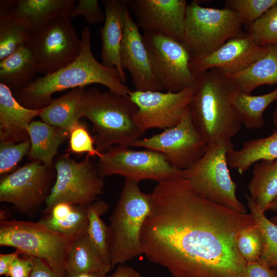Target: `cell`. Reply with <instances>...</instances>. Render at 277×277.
Here are the masks:
<instances>
[{"instance_id": "obj_37", "label": "cell", "mask_w": 277, "mask_h": 277, "mask_svg": "<svg viewBox=\"0 0 277 277\" xmlns=\"http://www.w3.org/2000/svg\"><path fill=\"white\" fill-rule=\"evenodd\" d=\"M69 150L75 154L86 153L91 157L101 156L102 152L95 147V140L86 125L81 121L68 132Z\"/></svg>"}, {"instance_id": "obj_7", "label": "cell", "mask_w": 277, "mask_h": 277, "mask_svg": "<svg viewBox=\"0 0 277 277\" xmlns=\"http://www.w3.org/2000/svg\"><path fill=\"white\" fill-rule=\"evenodd\" d=\"M243 25L231 9L204 7L192 1L186 10L183 40L191 61L214 52L231 38L245 35Z\"/></svg>"}, {"instance_id": "obj_14", "label": "cell", "mask_w": 277, "mask_h": 277, "mask_svg": "<svg viewBox=\"0 0 277 277\" xmlns=\"http://www.w3.org/2000/svg\"><path fill=\"white\" fill-rule=\"evenodd\" d=\"M131 147L159 152L173 168L184 170L204 154L207 143L194 125L188 109L175 126L151 137L142 138Z\"/></svg>"}, {"instance_id": "obj_2", "label": "cell", "mask_w": 277, "mask_h": 277, "mask_svg": "<svg viewBox=\"0 0 277 277\" xmlns=\"http://www.w3.org/2000/svg\"><path fill=\"white\" fill-rule=\"evenodd\" d=\"M90 43V31L85 26L81 32L80 53L75 60L54 73L36 77L14 95L17 101L27 108L41 109L53 101L54 93L93 84L104 85L114 93L128 96L131 90L123 83L118 70L97 61L92 54Z\"/></svg>"}, {"instance_id": "obj_20", "label": "cell", "mask_w": 277, "mask_h": 277, "mask_svg": "<svg viewBox=\"0 0 277 277\" xmlns=\"http://www.w3.org/2000/svg\"><path fill=\"white\" fill-rule=\"evenodd\" d=\"M101 2L105 14L104 24L100 29L102 63L108 67L116 68L125 84L126 77L121 66L120 50L128 7L123 0H103Z\"/></svg>"}, {"instance_id": "obj_28", "label": "cell", "mask_w": 277, "mask_h": 277, "mask_svg": "<svg viewBox=\"0 0 277 277\" xmlns=\"http://www.w3.org/2000/svg\"><path fill=\"white\" fill-rule=\"evenodd\" d=\"M112 267L103 261L87 234L76 236L68 257L66 272L68 277L91 272L107 274Z\"/></svg>"}, {"instance_id": "obj_32", "label": "cell", "mask_w": 277, "mask_h": 277, "mask_svg": "<svg viewBox=\"0 0 277 277\" xmlns=\"http://www.w3.org/2000/svg\"><path fill=\"white\" fill-rule=\"evenodd\" d=\"M103 201H95L88 206L89 225L87 235L98 251L103 261L111 265L108 247V228L101 216L108 210Z\"/></svg>"}, {"instance_id": "obj_8", "label": "cell", "mask_w": 277, "mask_h": 277, "mask_svg": "<svg viewBox=\"0 0 277 277\" xmlns=\"http://www.w3.org/2000/svg\"><path fill=\"white\" fill-rule=\"evenodd\" d=\"M231 146V142L208 144L204 154L183 170V177L197 192L208 200L246 213L245 206L236 197L237 185L231 177L227 160V152Z\"/></svg>"}, {"instance_id": "obj_39", "label": "cell", "mask_w": 277, "mask_h": 277, "mask_svg": "<svg viewBox=\"0 0 277 277\" xmlns=\"http://www.w3.org/2000/svg\"><path fill=\"white\" fill-rule=\"evenodd\" d=\"M83 16L90 24L102 23L105 14L101 8L97 0H80L73 10L70 18Z\"/></svg>"}, {"instance_id": "obj_35", "label": "cell", "mask_w": 277, "mask_h": 277, "mask_svg": "<svg viewBox=\"0 0 277 277\" xmlns=\"http://www.w3.org/2000/svg\"><path fill=\"white\" fill-rule=\"evenodd\" d=\"M238 248L247 262H258L263 248V239L258 225H249L240 230L236 237Z\"/></svg>"}, {"instance_id": "obj_10", "label": "cell", "mask_w": 277, "mask_h": 277, "mask_svg": "<svg viewBox=\"0 0 277 277\" xmlns=\"http://www.w3.org/2000/svg\"><path fill=\"white\" fill-rule=\"evenodd\" d=\"M26 45L33 54L37 73L45 75L75 60L80 53L81 39L71 19L63 17L29 30Z\"/></svg>"}, {"instance_id": "obj_17", "label": "cell", "mask_w": 277, "mask_h": 277, "mask_svg": "<svg viewBox=\"0 0 277 277\" xmlns=\"http://www.w3.org/2000/svg\"><path fill=\"white\" fill-rule=\"evenodd\" d=\"M269 46L256 44L247 33L245 35L228 39L217 50L190 63V68L196 78L205 71L216 69L226 75L246 69L262 56Z\"/></svg>"}, {"instance_id": "obj_19", "label": "cell", "mask_w": 277, "mask_h": 277, "mask_svg": "<svg viewBox=\"0 0 277 277\" xmlns=\"http://www.w3.org/2000/svg\"><path fill=\"white\" fill-rule=\"evenodd\" d=\"M74 0L8 1L0 8V14L9 16L28 30L60 17H69Z\"/></svg>"}, {"instance_id": "obj_46", "label": "cell", "mask_w": 277, "mask_h": 277, "mask_svg": "<svg viewBox=\"0 0 277 277\" xmlns=\"http://www.w3.org/2000/svg\"><path fill=\"white\" fill-rule=\"evenodd\" d=\"M276 105L275 108V110L273 113V123L275 127V130L274 131L277 132V100Z\"/></svg>"}, {"instance_id": "obj_36", "label": "cell", "mask_w": 277, "mask_h": 277, "mask_svg": "<svg viewBox=\"0 0 277 277\" xmlns=\"http://www.w3.org/2000/svg\"><path fill=\"white\" fill-rule=\"evenodd\" d=\"M277 4V0H227L225 8L234 11L242 23L248 26Z\"/></svg>"}, {"instance_id": "obj_49", "label": "cell", "mask_w": 277, "mask_h": 277, "mask_svg": "<svg viewBox=\"0 0 277 277\" xmlns=\"http://www.w3.org/2000/svg\"><path fill=\"white\" fill-rule=\"evenodd\" d=\"M272 268L275 269L277 270V264H276L275 265H274Z\"/></svg>"}, {"instance_id": "obj_40", "label": "cell", "mask_w": 277, "mask_h": 277, "mask_svg": "<svg viewBox=\"0 0 277 277\" xmlns=\"http://www.w3.org/2000/svg\"><path fill=\"white\" fill-rule=\"evenodd\" d=\"M34 257L26 255L17 256L12 263L9 269V277H30L33 266Z\"/></svg>"}, {"instance_id": "obj_5", "label": "cell", "mask_w": 277, "mask_h": 277, "mask_svg": "<svg viewBox=\"0 0 277 277\" xmlns=\"http://www.w3.org/2000/svg\"><path fill=\"white\" fill-rule=\"evenodd\" d=\"M138 182L125 179L109 218L108 247L112 267L144 254L141 233L150 210L151 195L141 191Z\"/></svg>"}, {"instance_id": "obj_21", "label": "cell", "mask_w": 277, "mask_h": 277, "mask_svg": "<svg viewBox=\"0 0 277 277\" xmlns=\"http://www.w3.org/2000/svg\"><path fill=\"white\" fill-rule=\"evenodd\" d=\"M41 109L23 106L11 90L0 83L1 142L18 143L29 139L28 127L35 117L39 116Z\"/></svg>"}, {"instance_id": "obj_31", "label": "cell", "mask_w": 277, "mask_h": 277, "mask_svg": "<svg viewBox=\"0 0 277 277\" xmlns=\"http://www.w3.org/2000/svg\"><path fill=\"white\" fill-rule=\"evenodd\" d=\"M247 205L256 224L259 227L263 239V248L259 263L269 267L277 264V225L268 220L249 195Z\"/></svg>"}, {"instance_id": "obj_34", "label": "cell", "mask_w": 277, "mask_h": 277, "mask_svg": "<svg viewBox=\"0 0 277 277\" xmlns=\"http://www.w3.org/2000/svg\"><path fill=\"white\" fill-rule=\"evenodd\" d=\"M246 33L260 46L277 44V4L249 25Z\"/></svg>"}, {"instance_id": "obj_22", "label": "cell", "mask_w": 277, "mask_h": 277, "mask_svg": "<svg viewBox=\"0 0 277 277\" xmlns=\"http://www.w3.org/2000/svg\"><path fill=\"white\" fill-rule=\"evenodd\" d=\"M31 147L28 159L53 168V160L68 133L43 121H32L28 127Z\"/></svg>"}, {"instance_id": "obj_38", "label": "cell", "mask_w": 277, "mask_h": 277, "mask_svg": "<svg viewBox=\"0 0 277 277\" xmlns=\"http://www.w3.org/2000/svg\"><path fill=\"white\" fill-rule=\"evenodd\" d=\"M31 147L29 139L18 143H0V174L4 175L13 170L21 160L28 154Z\"/></svg>"}, {"instance_id": "obj_30", "label": "cell", "mask_w": 277, "mask_h": 277, "mask_svg": "<svg viewBox=\"0 0 277 277\" xmlns=\"http://www.w3.org/2000/svg\"><path fill=\"white\" fill-rule=\"evenodd\" d=\"M277 100V88L261 95H252L238 90L233 103L242 125L247 129H260L264 126L263 113L267 107Z\"/></svg>"}, {"instance_id": "obj_42", "label": "cell", "mask_w": 277, "mask_h": 277, "mask_svg": "<svg viewBox=\"0 0 277 277\" xmlns=\"http://www.w3.org/2000/svg\"><path fill=\"white\" fill-rule=\"evenodd\" d=\"M258 262L247 263L246 277H277V270Z\"/></svg>"}, {"instance_id": "obj_15", "label": "cell", "mask_w": 277, "mask_h": 277, "mask_svg": "<svg viewBox=\"0 0 277 277\" xmlns=\"http://www.w3.org/2000/svg\"><path fill=\"white\" fill-rule=\"evenodd\" d=\"M194 89L195 86L177 92L131 91L128 96L137 107L136 124L144 132L175 126L188 111Z\"/></svg>"}, {"instance_id": "obj_45", "label": "cell", "mask_w": 277, "mask_h": 277, "mask_svg": "<svg viewBox=\"0 0 277 277\" xmlns=\"http://www.w3.org/2000/svg\"><path fill=\"white\" fill-rule=\"evenodd\" d=\"M76 277H111L99 272H91L88 273L82 274Z\"/></svg>"}, {"instance_id": "obj_26", "label": "cell", "mask_w": 277, "mask_h": 277, "mask_svg": "<svg viewBox=\"0 0 277 277\" xmlns=\"http://www.w3.org/2000/svg\"><path fill=\"white\" fill-rule=\"evenodd\" d=\"M226 156L229 167L236 169L241 174L260 161L276 160L277 132L267 137L246 141L239 150L231 146Z\"/></svg>"}, {"instance_id": "obj_44", "label": "cell", "mask_w": 277, "mask_h": 277, "mask_svg": "<svg viewBox=\"0 0 277 277\" xmlns=\"http://www.w3.org/2000/svg\"><path fill=\"white\" fill-rule=\"evenodd\" d=\"M111 277H143L142 275L132 267L124 265H118L115 270L110 275Z\"/></svg>"}, {"instance_id": "obj_27", "label": "cell", "mask_w": 277, "mask_h": 277, "mask_svg": "<svg viewBox=\"0 0 277 277\" xmlns=\"http://www.w3.org/2000/svg\"><path fill=\"white\" fill-rule=\"evenodd\" d=\"M39 221L59 233L77 236L87 234L88 206L62 202L54 205Z\"/></svg>"}, {"instance_id": "obj_4", "label": "cell", "mask_w": 277, "mask_h": 277, "mask_svg": "<svg viewBox=\"0 0 277 277\" xmlns=\"http://www.w3.org/2000/svg\"><path fill=\"white\" fill-rule=\"evenodd\" d=\"M136 105L129 96L96 88L85 89L82 101L83 117L92 124L96 149L103 152L111 147L131 145L145 132L136 124Z\"/></svg>"}, {"instance_id": "obj_12", "label": "cell", "mask_w": 277, "mask_h": 277, "mask_svg": "<svg viewBox=\"0 0 277 277\" xmlns=\"http://www.w3.org/2000/svg\"><path fill=\"white\" fill-rule=\"evenodd\" d=\"M96 165L103 178L118 175L137 181L157 182L183 177V170L173 168L161 153L147 149L135 150L116 145L102 152Z\"/></svg>"}, {"instance_id": "obj_25", "label": "cell", "mask_w": 277, "mask_h": 277, "mask_svg": "<svg viewBox=\"0 0 277 277\" xmlns=\"http://www.w3.org/2000/svg\"><path fill=\"white\" fill-rule=\"evenodd\" d=\"M226 76L247 94L260 86L277 84V44L269 46L266 52L246 69Z\"/></svg>"}, {"instance_id": "obj_6", "label": "cell", "mask_w": 277, "mask_h": 277, "mask_svg": "<svg viewBox=\"0 0 277 277\" xmlns=\"http://www.w3.org/2000/svg\"><path fill=\"white\" fill-rule=\"evenodd\" d=\"M75 238L54 231L40 221H0L1 246L13 247L21 254L40 259L59 272H66Z\"/></svg>"}, {"instance_id": "obj_1", "label": "cell", "mask_w": 277, "mask_h": 277, "mask_svg": "<svg viewBox=\"0 0 277 277\" xmlns=\"http://www.w3.org/2000/svg\"><path fill=\"white\" fill-rule=\"evenodd\" d=\"M143 224V254L173 277H246L236 237L252 215L212 202L184 177L157 182Z\"/></svg>"}, {"instance_id": "obj_9", "label": "cell", "mask_w": 277, "mask_h": 277, "mask_svg": "<svg viewBox=\"0 0 277 277\" xmlns=\"http://www.w3.org/2000/svg\"><path fill=\"white\" fill-rule=\"evenodd\" d=\"M91 157L87 154L77 162L69 154H64L56 158L55 180L45 204L44 215L60 202L88 206L102 193L105 183Z\"/></svg>"}, {"instance_id": "obj_11", "label": "cell", "mask_w": 277, "mask_h": 277, "mask_svg": "<svg viewBox=\"0 0 277 277\" xmlns=\"http://www.w3.org/2000/svg\"><path fill=\"white\" fill-rule=\"evenodd\" d=\"M39 162L31 161L0 181V202L11 204L19 213L35 216L50 194L55 171Z\"/></svg>"}, {"instance_id": "obj_43", "label": "cell", "mask_w": 277, "mask_h": 277, "mask_svg": "<svg viewBox=\"0 0 277 277\" xmlns=\"http://www.w3.org/2000/svg\"><path fill=\"white\" fill-rule=\"evenodd\" d=\"M20 254L21 252L17 250L9 253L0 254V275L9 277V269L11 265Z\"/></svg>"}, {"instance_id": "obj_23", "label": "cell", "mask_w": 277, "mask_h": 277, "mask_svg": "<svg viewBox=\"0 0 277 277\" xmlns=\"http://www.w3.org/2000/svg\"><path fill=\"white\" fill-rule=\"evenodd\" d=\"M37 73L33 54L27 45L0 61V83L7 86L14 95L31 84Z\"/></svg>"}, {"instance_id": "obj_3", "label": "cell", "mask_w": 277, "mask_h": 277, "mask_svg": "<svg viewBox=\"0 0 277 277\" xmlns=\"http://www.w3.org/2000/svg\"><path fill=\"white\" fill-rule=\"evenodd\" d=\"M239 89L230 78L215 68L196 77L189 111L207 144L231 142L239 132L242 124L232 101Z\"/></svg>"}, {"instance_id": "obj_29", "label": "cell", "mask_w": 277, "mask_h": 277, "mask_svg": "<svg viewBox=\"0 0 277 277\" xmlns=\"http://www.w3.org/2000/svg\"><path fill=\"white\" fill-rule=\"evenodd\" d=\"M253 165L248 185L249 196L265 212L277 196V159L261 160Z\"/></svg>"}, {"instance_id": "obj_47", "label": "cell", "mask_w": 277, "mask_h": 277, "mask_svg": "<svg viewBox=\"0 0 277 277\" xmlns=\"http://www.w3.org/2000/svg\"><path fill=\"white\" fill-rule=\"evenodd\" d=\"M269 210L273 211L275 212L277 214V196L274 199V200L271 203Z\"/></svg>"}, {"instance_id": "obj_18", "label": "cell", "mask_w": 277, "mask_h": 277, "mask_svg": "<svg viewBox=\"0 0 277 277\" xmlns=\"http://www.w3.org/2000/svg\"><path fill=\"white\" fill-rule=\"evenodd\" d=\"M138 28L128 8L120 50L122 67L124 70L129 72L135 90L165 91L153 73L143 35Z\"/></svg>"}, {"instance_id": "obj_41", "label": "cell", "mask_w": 277, "mask_h": 277, "mask_svg": "<svg viewBox=\"0 0 277 277\" xmlns=\"http://www.w3.org/2000/svg\"><path fill=\"white\" fill-rule=\"evenodd\" d=\"M30 277H68L66 272H59L52 269L40 259L34 258Z\"/></svg>"}, {"instance_id": "obj_16", "label": "cell", "mask_w": 277, "mask_h": 277, "mask_svg": "<svg viewBox=\"0 0 277 277\" xmlns=\"http://www.w3.org/2000/svg\"><path fill=\"white\" fill-rule=\"evenodd\" d=\"M123 1L145 32H159L183 43L186 1Z\"/></svg>"}, {"instance_id": "obj_48", "label": "cell", "mask_w": 277, "mask_h": 277, "mask_svg": "<svg viewBox=\"0 0 277 277\" xmlns=\"http://www.w3.org/2000/svg\"><path fill=\"white\" fill-rule=\"evenodd\" d=\"M271 221L274 224L277 225V215L272 217Z\"/></svg>"}, {"instance_id": "obj_13", "label": "cell", "mask_w": 277, "mask_h": 277, "mask_svg": "<svg viewBox=\"0 0 277 277\" xmlns=\"http://www.w3.org/2000/svg\"><path fill=\"white\" fill-rule=\"evenodd\" d=\"M143 38L153 73L166 91L177 92L195 86L191 57L183 43L156 31L145 32Z\"/></svg>"}, {"instance_id": "obj_24", "label": "cell", "mask_w": 277, "mask_h": 277, "mask_svg": "<svg viewBox=\"0 0 277 277\" xmlns=\"http://www.w3.org/2000/svg\"><path fill=\"white\" fill-rule=\"evenodd\" d=\"M84 87L71 89L41 109L43 122L61 128L68 133L83 117L82 101Z\"/></svg>"}, {"instance_id": "obj_33", "label": "cell", "mask_w": 277, "mask_h": 277, "mask_svg": "<svg viewBox=\"0 0 277 277\" xmlns=\"http://www.w3.org/2000/svg\"><path fill=\"white\" fill-rule=\"evenodd\" d=\"M29 30L9 16L0 14V61L26 45Z\"/></svg>"}]
</instances>
